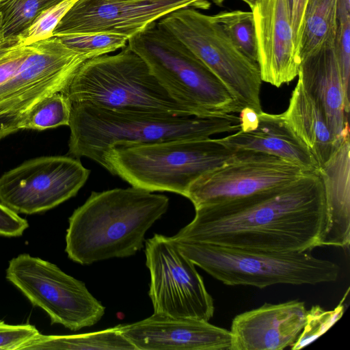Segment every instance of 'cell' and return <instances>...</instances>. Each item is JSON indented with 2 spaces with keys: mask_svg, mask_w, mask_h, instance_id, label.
Here are the masks:
<instances>
[{
  "mask_svg": "<svg viewBox=\"0 0 350 350\" xmlns=\"http://www.w3.org/2000/svg\"><path fill=\"white\" fill-rule=\"evenodd\" d=\"M282 115L307 146L319 168L325 163L337 148L323 111L299 80L292 92L288 108Z\"/></svg>",
  "mask_w": 350,
  "mask_h": 350,
  "instance_id": "obj_21",
  "label": "cell"
},
{
  "mask_svg": "<svg viewBox=\"0 0 350 350\" xmlns=\"http://www.w3.org/2000/svg\"><path fill=\"white\" fill-rule=\"evenodd\" d=\"M62 0H0V40L14 39L24 32L47 8Z\"/></svg>",
  "mask_w": 350,
  "mask_h": 350,
  "instance_id": "obj_24",
  "label": "cell"
},
{
  "mask_svg": "<svg viewBox=\"0 0 350 350\" xmlns=\"http://www.w3.org/2000/svg\"><path fill=\"white\" fill-rule=\"evenodd\" d=\"M349 137L319 168L325 204V215L317 247L349 248L350 243Z\"/></svg>",
  "mask_w": 350,
  "mask_h": 350,
  "instance_id": "obj_19",
  "label": "cell"
},
{
  "mask_svg": "<svg viewBox=\"0 0 350 350\" xmlns=\"http://www.w3.org/2000/svg\"><path fill=\"white\" fill-rule=\"evenodd\" d=\"M68 154L103 165V154L122 144H146L176 139H206L240 130L239 117L181 116L168 113L116 111L72 103Z\"/></svg>",
  "mask_w": 350,
  "mask_h": 350,
  "instance_id": "obj_3",
  "label": "cell"
},
{
  "mask_svg": "<svg viewBox=\"0 0 350 350\" xmlns=\"http://www.w3.org/2000/svg\"><path fill=\"white\" fill-rule=\"evenodd\" d=\"M168 206L167 196L133 186L92 191L69 217L65 251L81 265L133 256Z\"/></svg>",
  "mask_w": 350,
  "mask_h": 350,
  "instance_id": "obj_2",
  "label": "cell"
},
{
  "mask_svg": "<svg viewBox=\"0 0 350 350\" xmlns=\"http://www.w3.org/2000/svg\"><path fill=\"white\" fill-rule=\"evenodd\" d=\"M1 42H3V41H1V40H0V47H1V45H2Z\"/></svg>",
  "mask_w": 350,
  "mask_h": 350,
  "instance_id": "obj_38",
  "label": "cell"
},
{
  "mask_svg": "<svg viewBox=\"0 0 350 350\" xmlns=\"http://www.w3.org/2000/svg\"><path fill=\"white\" fill-rule=\"evenodd\" d=\"M338 0H308L300 44L301 61L325 44H334Z\"/></svg>",
  "mask_w": 350,
  "mask_h": 350,
  "instance_id": "obj_23",
  "label": "cell"
},
{
  "mask_svg": "<svg viewBox=\"0 0 350 350\" xmlns=\"http://www.w3.org/2000/svg\"><path fill=\"white\" fill-rule=\"evenodd\" d=\"M307 1L308 0H286L291 26L294 33L295 46L299 55Z\"/></svg>",
  "mask_w": 350,
  "mask_h": 350,
  "instance_id": "obj_34",
  "label": "cell"
},
{
  "mask_svg": "<svg viewBox=\"0 0 350 350\" xmlns=\"http://www.w3.org/2000/svg\"><path fill=\"white\" fill-rule=\"evenodd\" d=\"M343 299L332 310H325L319 306H313L306 311L303 329L296 342L291 347L298 350L309 345L329 329L342 317L345 305Z\"/></svg>",
  "mask_w": 350,
  "mask_h": 350,
  "instance_id": "obj_29",
  "label": "cell"
},
{
  "mask_svg": "<svg viewBox=\"0 0 350 350\" xmlns=\"http://www.w3.org/2000/svg\"><path fill=\"white\" fill-rule=\"evenodd\" d=\"M20 120L0 117V139L19 131L18 123Z\"/></svg>",
  "mask_w": 350,
  "mask_h": 350,
  "instance_id": "obj_36",
  "label": "cell"
},
{
  "mask_svg": "<svg viewBox=\"0 0 350 350\" xmlns=\"http://www.w3.org/2000/svg\"><path fill=\"white\" fill-rule=\"evenodd\" d=\"M90 174L78 158H35L0 177V202L17 213L46 211L76 196Z\"/></svg>",
  "mask_w": 350,
  "mask_h": 350,
  "instance_id": "obj_12",
  "label": "cell"
},
{
  "mask_svg": "<svg viewBox=\"0 0 350 350\" xmlns=\"http://www.w3.org/2000/svg\"><path fill=\"white\" fill-rule=\"evenodd\" d=\"M157 23L198 57L243 108L262 111L258 64L242 53L213 15L187 7L164 16Z\"/></svg>",
  "mask_w": 350,
  "mask_h": 350,
  "instance_id": "obj_8",
  "label": "cell"
},
{
  "mask_svg": "<svg viewBox=\"0 0 350 350\" xmlns=\"http://www.w3.org/2000/svg\"><path fill=\"white\" fill-rule=\"evenodd\" d=\"M28 227L26 219L0 202V235L19 237Z\"/></svg>",
  "mask_w": 350,
  "mask_h": 350,
  "instance_id": "obj_33",
  "label": "cell"
},
{
  "mask_svg": "<svg viewBox=\"0 0 350 350\" xmlns=\"http://www.w3.org/2000/svg\"><path fill=\"white\" fill-rule=\"evenodd\" d=\"M71 103L116 111L168 113L181 116H219L174 99L129 46L85 61L62 92Z\"/></svg>",
  "mask_w": 350,
  "mask_h": 350,
  "instance_id": "obj_4",
  "label": "cell"
},
{
  "mask_svg": "<svg viewBox=\"0 0 350 350\" xmlns=\"http://www.w3.org/2000/svg\"><path fill=\"white\" fill-rule=\"evenodd\" d=\"M208 0H77L60 21L53 36L96 33L128 38L174 10H206Z\"/></svg>",
  "mask_w": 350,
  "mask_h": 350,
  "instance_id": "obj_14",
  "label": "cell"
},
{
  "mask_svg": "<svg viewBox=\"0 0 350 350\" xmlns=\"http://www.w3.org/2000/svg\"><path fill=\"white\" fill-rule=\"evenodd\" d=\"M77 0H62L40 14L31 25L18 36L25 44L53 36L60 21Z\"/></svg>",
  "mask_w": 350,
  "mask_h": 350,
  "instance_id": "obj_30",
  "label": "cell"
},
{
  "mask_svg": "<svg viewBox=\"0 0 350 350\" xmlns=\"http://www.w3.org/2000/svg\"><path fill=\"white\" fill-rule=\"evenodd\" d=\"M258 127L250 132L236 131L218 140L234 150H250L271 154L297 164L308 172L319 165L304 142L286 122L282 113H258Z\"/></svg>",
  "mask_w": 350,
  "mask_h": 350,
  "instance_id": "obj_20",
  "label": "cell"
},
{
  "mask_svg": "<svg viewBox=\"0 0 350 350\" xmlns=\"http://www.w3.org/2000/svg\"><path fill=\"white\" fill-rule=\"evenodd\" d=\"M39 333L32 325H9L0 321V349L19 350Z\"/></svg>",
  "mask_w": 350,
  "mask_h": 350,
  "instance_id": "obj_32",
  "label": "cell"
},
{
  "mask_svg": "<svg viewBox=\"0 0 350 350\" xmlns=\"http://www.w3.org/2000/svg\"><path fill=\"white\" fill-rule=\"evenodd\" d=\"M118 328L136 350H232L230 330L196 319L154 312Z\"/></svg>",
  "mask_w": 350,
  "mask_h": 350,
  "instance_id": "obj_15",
  "label": "cell"
},
{
  "mask_svg": "<svg viewBox=\"0 0 350 350\" xmlns=\"http://www.w3.org/2000/svg\"><path fill=\"white\" fill-rule=\"evenodd\" d=\"M173 240L195 265L228 286L315 285L334 282L340 273L337 264L309 252H270Z\"/></svg>",
  "mask_w": 350,
  "mask_h": 350,
  "instance_id": "obj_6",
  "label": "cell"
},
{
  "mask_svg": "<svg viewBox=\"0 0 350 350\" xmlns=\"http://www.w3.org/2000/svg\"><path fill=\"white\" fill-rule=\"evenodd\" d=\"M258 113L250 107H243L239 116L240 131L250 132L255 130L258 126Z\"/></svg>",
  "mask_w": 350,
  "mask_h": 350,
  "instance_id": "obj_35",
  "label": "cell"
},
{
  "mask_svg": "<svg viewBox=\"0 0 350 350\" xmlns=\"http://www.w3.org/2000/svg\"><path fill=\"white\" fill-rule=\"evenodd\" d=\"M213 16L242 53L258 64L256 36L252 12L224 11Z\"/></svg>",
  "mask_w": 350,
  "mask_h": 350,
  "instance_id": "obj_26",
  "label": "cell"
},
{
  "mask_svg": "<svg viewBox=\"0 0 350 350\" xmlns=\"http://www.w3.org/2000/svg\"><path fill=\"white\" fill-rule=\"evenodd\" d=\"M128 42L180 103L219 115L239 113L243 109L217 76L157 21L133 36Z\"/></svg>",
  "mask_w": 350,
  "mask_h": 350,
  "instance_id": "obj_7",
  "label": "cell"
},
{
  "mask_svg": "<svg viewBox=\"0 0 350 350\" xmlns=\"http://www.w3.org/2000/svg\"><path fill=\"white\" fill-rule=\"evenodd\" d=\"M306 172L299 165L271 154L237 150L231 159L196 180L185 197L196 208L285 185Z\"/></svg>",
  "mask_w": 350,
  "mask_h": 350,
  "instance_id": "obj_13",
  "label": "cell"
},
{
  "mask_svg": "<svg viewBox=\"0 0 350 350\" xmlns=\"http://www.w3.org/2000/svg\"><path fill=\"white\" fill-rule=\"evenodd\" d=\"M145 255L154 312L209 321L215 311L213 299L194 263L172 237L154 234L145 241Z\"/></svg>",
  "mask_w": 350,
  "mask_h": 350,
  "instance_id": "obj_10",
  "label": "cell"
},
{
  "mask_svg": "<svg viewBox=\"0 0 350 350\" xmlns=\"http://www.w3.org/2000/svg\"><path fill=\"white\" fill-rule=\"evenodd\" d=\"M337 22L334 49L345 98L350 103V0H338Z\"/></svg>",
  "mask_w": 350,
  "mask_h": 350,
  "instance_id": "obj_28",
  "label": "cell"
},
{
  "mask_svg": "<svg viewBox=\"0 0 350 350\" xmlns=\"http://www.w3.org/2000/svg\"><path fill=\"white\" fill-rule=\"evenodd\" d=\"M42 349L136 350L120 333L118 326L94 332L70 335H43L39 333L19 350Z\"/></svg>",
  "mask_w": 350,
  "mask_h": 350,
  "instance_id": "obj_22",
  "label": "cell"
},
{
  "mask_svg": "<svg viewBox=\"0 0 350 350\" xmlns=\"http://www.w3.org/2000/svg\"><path fill=\"white\" fill-rule=\"evenodd\" d=\"M305 303H265L233 319L232 350H282L291 347L306 321Z\"/></svg>",
  "mask_w": 350,
  "mask_h": 350,
  "instance_id": "obj_17",
  "label": "cell"
},
{
  "mask_svg": "<svg viewBox=\"0 0 350 350\" xmlns=\"http://www.w3.org/2000/svg\"><path fill=\"white\" fill-rule=\"evenodd\" d=\"M236 151L210 137L122 144L103 152L102 166L133 187L185 197L196 180L226 162Z\"/></svg>",
  "mask_w": 350,
  "mask_h": 350,
  "instance_id": "obj_5",
  "label": "cell"
},
{
  "mask_svg": "<svg viewBox=\"0 0 350 350\" xmlns=\"http://www.w3.org/2000/svg\"><path fill=\"white\" fill-rule=\"evenodd\" d=\"M72 103L63 92H56L38 103L20 120L18 129L42 131L69 125Z\"/></svg>",
  "mask_w": 350,
  "mask_h": 350,
  "instance_id": "obj_25",
  "label": "cell"
},
{
  "mask_svg": "<svg viewBox=\"0 0 350 350\" xmlns=\"http://www.w3.org/2000/svg\"><path fill=\"white\" fill-rule=\"evenodd\" d=\"M193 220L172 237L242 250L309 252L317 247L325 215L318 172L280 187L195 208Z\"/></svg>",
  "mask_w": 350,
  "mask_h": 350,
  "instance_id": "obj_1",
  "label": "cell"
},
{
  "mask_svg": "<svg viewBox=\"0 0 350 350\" xmlns=\"http://www.w3.org/2000/svg\"><path fill=\"white\" fill-rule=\"evenodd\" d=\"M252 12L261 79L279 88L297 76L301 63L287 1L258 0Z\"/></svg>",
  "mask_w": 350,
  "mask_h": 350,
  "instance_id": "obj_16",
  "label": "cell"
},
{
  "mask_svg": "<svg viewBox=\"0 0 350 350\" xmlns=\"http://www.w3.org/2000/svg\"><path fill=\"white\" fill-rule=\"evenodd\" d=\"M70 49L89 59L109 54L124 47L128 38L115 33H96L56 36Z\"/></svg>",
  "mask_w": 350,
  "mask_h": 350,
  "instance_id": "obj_27",
  "label": "cell"
},
{
  "mask_svg": "<svg viewBox=\"0 0 350 350\" xmlns=\"http://www.w3.org/2000/svg\"><path fill=\"white\" fill-rule=\"evenodd\" d=\"M211 1H213V3L215 4H216L217 5L221 6L226 0H211ZM241 1H243L244 3H247L248 5V6L252 10L253 8V7L254 6L256 2L258 0H241Z\"/></svg>",
  "mask_w": 350,
  "mask_h": 350,
  "instance_id": "obj_37",
  "label": "cell"
},
{
  "mask_svg": "<svg viewBox=\"0 0 350 350\" xmlns=\"http://www.w3.org/2000/svg\"><path fill=\"white\" fill-rule=\"evenodd\" d=\"M88 59L55 36L31 43L27 57L0 85V117L21 119L45 98L63 92Z\"/></svg>",
  "mask_w": 350,
  "mask_h": 350,
  "instance_id": "obj_11",
  "label": "cell"
},
{
  "mask_svg": "<svg viewBox=\"0 0 350 350\" xmlns=\"http://www.w3.org/2000/svg\"><path fill=\"white\" fill-rule=\"evenodd\" d=\"M6 279L35 306L49 316L51 323L77 331L98 322L105 308L85 284L57 265L29 254L12 258Z\"/></svg>",
  "mask_w": 350,
  "mask_h": 350,
  "instance_id": "obj_9",
  "label": "cell"
},
{
  "mask_svg": "<svg viewBox=\"0 0 350 350\" xmlns=\"http://www.w3.org/2000/svg\"><path fill=\"white\" fill-rule=\"evenodd\" d=\"M31 50L19 37L5 40L0 47V85L18 69Z\"/></svg>",
  "mask_w": 350,
  "mask_h": 350,
  "instance_id": "obj_31",
  "label": "cell"
},
{
  "mask_svg": "<svg viewBox=\"0 0 350 350\" xmlns=\"http://www.w3.org/2000/svg\"><path fill=\"white\" fill-rule=\"evenodd\" d=\"M297 76L323 111L338 148L349 137L350 103L345 98L334 44H325L303 57Z\"/></svg>",
  "mask_w": 350,
  "mask_h": 350,
  "instance_id": "obj_18",
  "label": "cell"
}]
</instances>
